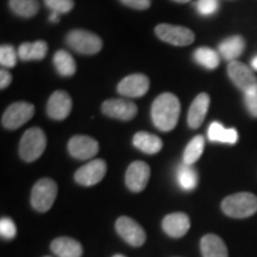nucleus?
<instances>
[{
  "label": "nucleus",
  "mask_w": 257,
  "mask_h": 257,
  "mask_svg": "<svg viewBox=\"0 0 257 257\" xmlns=\"http://www.w3.org/2000/svg\"><path fill=\"white\" fill-rule=\"evenodd\" d=\"M181 105L173 93H162L154 100L152 106V118L154 125L161 131H172L179 120Z\"/></svg>",
  "instance_id": "nucleus-1"
},
{
  "label": "nucleus",
  "mask_w": 257,
  "mask_h": 257,
  "mask_svg": "<svg viewBox=\"0 0 257 257\" xmlns=\"http://www.w3.org/2000/svg\"><path fill=\"white\" fill-rule=\"evenodd\" d=\"M221 210L231 218H248L257 212V197L248 192L229 195L221 202Z\"/></svg>",
  "instance_id": "nucleus-2"
},
{
  "label": "nucleus",
  "mask_w": 257,
  "mask_h": 257,
  "mask_svg": "<svg viewBox=\"0 0 257 257\" xmlns=\"http://www.w3.org/2000/svg\"><path fill=\"white\" fill-rule=\"evenodd\" d=\"M47 147V137L40 127H31L22 137L19 143V155L25 162H34L40 159Z\"/></svg>",
  "instance_id": "nucleus-3"
},
{
  "label": "nucleus",
  "mask_w": 257,
  "mask_h": 257,
  "mask_svg": "<svg viewBox=\"0 0 257 257\" xmlns=\"http://www.w3.org/2000/svg\"><path fill=\"white\" fill-rule=\"evenodd\" d=\"M57 197V185L54 180L43 178L35 184L31 192V205L38 212L49 211Z\"/></svg>",
  "instance_id": "nucleus-4"
},
{
  "label": "nucleus",
  "mask_w": 257,
  "mask_h": 257,
  "mask_svg": "<svg viewBox=\"0 0 257 257\" xmlns=\"http://www.w3.org/2000/svg\"><path fill=\"white\" fill-rule=\"evenodd\" d=\"M67 44L76 53L94 55L102 48V41L98 35L86 30H73L67 35Z\"/></svg>",
  "instance_id": "nucleus-5"
},
{
  "label": "nucleus",
  "mask_w": 257,
  "mask_h": 257,
  "mask_svg": "<svg viewBox=\"0 0 257 257\" xmlns=\"http://www.w3.org/2000/svg\"><path fill=\"white\" fill-rule=\"evenodd\" d=\"M35 106L28 101H17L10 105L5 113L3 114L2 124L3 126L9 130H16V128L23 126L29 120L34 117Z\"/></svg>",
  "instance_id": "nucleus-6"
},
{
  "label": "nucleus",
  "mask_w": 257,
  "mask_h": 257,
  "mask_svg": "<svg viewBox=\"0 0 257 257\" xmlns=\"http://www.w3.org/2000/svg\"><path fill=\"white\" fill-rule=\"evenodd\" d=\"M156 36L167 43L173 46L185 47L192 44L195 40L194 32L185 27L173 24H159L155 28Z\"/></svg>",
  "instance_id": "nucleus-7"
},
{
  "label": "nucleus",
  "mask_w": 257,
  "mask_h": 257,
  "mask_svg": "<svg viewBox=\"0 0 257 257\" xmlns=\"http://www.w3.org/2000/svg\"><path fill=\"white\" fill-rule=\"evenodd\" d=\"M227 73H229V76L232 80V82L244 94L257 89L256 75L246 64L238 62V61H232L227 66Z\"/></svg>",
  "instance_id": "nucleus-8"
},
{
  "label": "nucleus",
  "mask_w": 257,
  "mask_h": 257,
  "mask_svg": "<svg viewBox=\"0 0 257 257\" xmlns=\"http://www.w3.org/2000/svg\"><path fill=\"white\" fill-rule=\"evenodd\" d=\"M115 230L125 242L133 246H141L146 242L147 234L143 227L130 217H120L115 221Z\"/></svg>",
  "instance_id": "nucleus-9"
},
{
  "label": "nucleus",
  "mask_w": 257,
  "mask_h": 257,
  "mask_svg": "<svg viewBox=\"0 0 257 257\" xmlns=\"http://www.w3.org/2000/svg\"><path fill=\"white\" fill-rule=\"evenodd\" d=\"M106 170H107V166L104 160H93L76 170L74 179L79 185L89 187V186L99 184L104 179Z\"/></svg>",
  "instance_id": "nucleus-10"
},
{
  "label": "nucleus",
  "mask_w": 257,
  "mask_h": 257,
  "mask_svg": "<svg viewBox=\"0 0 257 257\" xmlns=\"http://www.w3.org/2000/svg\"><path fill=\"white\" fill-rule=\"evenodd\" d=\"M150 178V167L143 161H135L128 166L125 175L127 188L135 193L142 192Z\"/></svg>",
  "instance_id": "nucleus-11"
},
{
  "label": "nucleus",
  "mask_w": 257,
  "mask_h": 257,
  "mask_svg": "<svg viewBox=\"0 0 257 257\" xmlns=\"http://www.w3.org/2000/svg\"><path fill=\"white\" fill-rule=\"evenodd\" d=\"M101 110L107 117L119 120H131L137 114L136 104L123 99H110L104 101Z\"/></svg>",
  "instance_id": "nucleus-12"
},
{
  "label": "nucleus",
  "mask_w": 257,
  "mask_h": 257,
  "mask_svg": "<svg viewBox=\"0 0 257 257\" xmlns=\"http://www.w3.org/2000/svg\"><path fill=\"white\" fill-rule=\"evenodd\" d=\"M73 101L66 91H56L50 95L47 105V112L51 119L63 120L70 114Z\"/></svg>",
  "instance_id": "nucleus-13"
},
{
  "label": "nucleus",
  "mask_w": 257,
  "mask_h": 257,
  "mask_svg": "<svg viewBox=\"0 0 257 257\" xmlns=\"http://www.w3.org/2000/svg\"><path fill=\"white\" fill-rule=\"evenodd\" d=\"M150 87V81L144 74H131L124 78L118 85V92L128 98H140L146 94Z\"/></svg>",
  "instance_id": "nucleus-14"
},
{
  "label": "nucleus",
  "mask_w": 257,
  "mask_h": 257,
  "mask_svg": "<svg viewBox=\"0 0 257 257\" xmlns=\"http://www.w3.org/2000/svg\"><path fill=\"white\" fill-rule=\"evenodd\" d=\"M68 152L74 159L88 160L98 154L99 144L92 137L74 136L68 143Z\"/></svg>",
  "instance_id": "nucleus-15"
},
{
  "label": "nucleus",
  "mask_w": 257,
  "mask_h": 257,
  "mask_svg": "<svg viewBox=\"0 0 257 257\" xmlns=\"http://www.w3.org/2000/svg\"><path fill=\"white\" fill-rule=\"evenodd\" d=\"M162 227L168 236L180 238L188 232L189 227H191V221L186 213L176 212V213H170L165 217L162 221Z\"/></svg>",
  "instance_id": "nucleus-16"
},
{
  "label": "nucleus",
  "mask_w": 257,
  "mask_h": 257,
  "mask_svg": "<svg viewBox=\"0 0 257 257\" xmlns=\"http://www.w3.org/2000/svg\"><path fill=\"white\" fill-rule=\"evenodd\" d=\"M208 106H210V96L206 93H200L189 107L187 117L189 127L198 128L204 123L208 111Z\"/></svg>",
  "instance_id": "nucleus-17"
},
{
  "label": "nucleus",
  "mask_w": 257,
  "mask_h": 257,
  "mask_svg": "<svg viewBox=\"0 0 257 257\" xmlns=\"http://www.w3.org/2000/svg\"><path fill=\"white\" fill-rule=\"evenodd\" d=\"M53 252L59 257H81L82 245L70 237H57L51 242Z\"/></svg>",
  "instance_id": "nucleus-18"
},
{
  "label": "nucleus",
  "mask_w": 257,
  "mask_h": 257,
  "mask_svg": "<svg viewBox=\"0 0 257 257\" xmlns=\"http://www.w3.org/2000/svg\"><path fill=\"white\" fill-rule=\"evenodd\" d=\"M202 257H229L224 240L217 234H206L201 238Z\"/></svg>",
  "instance_id": "nucleus-19"
},
{
  "label": "nucleus",
  "mask_w": 257,
  "mask_h": 257,
  "mask_svg": "<svg viewBox=\"0 0 257 257\" xmlns=\"http://www.w3.org/2000/svg\"><path fill=\"white\" fill-rule=\"evenodd\" d=\"M133 143L141 152L150 154V155L161 152L163 147V142L160 137H157L156 135L146 133V131H140L135 135Z\"/></svg>",
  "instance_id": "nucleus-20"
},
{
  "label": "nucleus",
  "mask_w": 257,
  "mask_h": 257,
  "mask_svg": "<svg viewBox=\"0 0 257 257\" xmlns=\"http://www.w3.org/2000/svg\"><path fill=\"white\" fill-rule=\"evenodd\" d=\"M244 49H245V41L238 35L226 38L219 44V54L230 62L238 59L242 55Z\"/></svg>",
  "instance_id": "nucleus-21"
},
{
  "label": "nucleus",
  "mask_w": 257,
  "mask_h": 257,
  "mask_svg": "<svg viewBox=\"0 0 257 257\" xmlns=\"http://www.w3.org/2000/svg\"><path fill=\"white\" fill-rule=\"evenodd\" d=\"M48 53V44L44 41H36L32 43H23L18 48V56L23 61H41Z\"/></svg>",
  "instance_id": "nucleus-22"
},
{
  "label": "nucleus",
  "mask_w": 257,
  "mask_h": 257,
  "mask_svg": "<svg viewBox=\"0 0 257 257\" xmlns=\"http://www.w3.org/2000/svg\"><path fill=\"white\" fill-rule=\"evenodd\" d=\"M207 135L212 142L234 144L238 141V134H237L236 128H226L218 121H214L210 125Z\"/></svg>",
  "instance_id": "nucleus-23"
},
{
  "label": "nucleus",
  "mask_w": 257,
  "mask_h": 257,
  "mask_svg": "<svg viewBox=\"0 0 257 257\" xmlns=\"http://www.w3.org/2000/svg\"><path fill=\"white\" fill-rule=\"evenodd\" d=\"M54 66L60 75L72 76L76 72V64L68 51L59 50L54 55Z\"/></svg>",
  "instance_id": "nucleus-24"
},
{
  "label": "nucleus",
  "mask_w": 257,
  "mask_h": 257,
  "mask_svg": "<svg viewBox=\"0 0 257 257\" xmlns=\"http://www.w3.org/2000/svg\"><path fill=\"white\" fill-rule=\"evenodd\" d=\"M176 179L180 187L185 191H192L198 185V174L192 166L184 162V165L179 166L176 172Z\"/></svg>",
  "instance_id": "nucleus-25"
},
{
  "label": "nucleus",
  "mask_w": 257,
  "mask_h": 257,
  "mask_svg": "<svg viewBox=\"0 0 257 257\" xmlns=\"http://www.w3.org/2000/svg\"><path fill=\"white\" fill-rule=\"evenodd\" d=\"M194 60L207 69H216L219 66L220 57L216 50L211 48L201 47L194 51Z\"/></svg>",
  "instance_id": "nucleus-26"
},
{
  "label": "nucleus",
  "mask_w": 257,
  "mask_h": 257,
  "mask_svg": "<svg viewBox=\"0 0 257 257\" xmlns=\"http://www.w3.org/2000/svg\"><path fill=\"white\" fill-rule=\"evenodd\" d=\"M9 4L16 15L24 18L34 17L40 10L38 0H10Z\"/></svg>",
  "instance_id": "nucleus-27"
},
{
  "label": "nucleus",
  "mask_w": 257,
  "mask_h": 257,
  "mask_svg": "<svg viewBox=\"0 0 257 257\" xmlns=\"http://www.w3.org/2000/svg\"><path fill=\"white\" fill-rule=\"evenodd\" d=\"M205 148V138L200 136H195L192 138L191 142L187 144L186 147L185 153H184V162L187 163V165L192 166L194 165L197 161L200 159L202 155V152H204Z\"/></svg>",
  "instance_id": "nucleus-28"
},
{
  "label": "nucleus",
  "mask_w": 257,
  "mask_h": 257,
  "mask_svg": "<svg viewBox=\"0 0 257 257\" xmlns=\"http://www.w3.org/2000/svg\"><path fill=\"white\" fill-rule=\"evenodd\" d=\"M17 55L15 48L10 44H4L0 48V63L6 68H14L17 64Z\"/></svg>",
  "instance_id": "nucleus-29"
},
{
  "label": "nucleus",
  "mask_w": 257,
  "mask_h": 257,
  "mask_svg": "<svg viewBox=\"0 0 257 257\" xmlns=\"http://www.w3.org/2000/svg\"><path fill=\"white\" fill-rule=\"evenodd\" d=\"M44 3L51 11L59 15L68 14L74 8V0H44Z\"/></svg>",
  "instance_id": "nucleus-30"
},
{
  "label": "nucleus",
  "mask_w": 257,
  "mask_h": 257,
  "mask_svg": "<svg viewBox=\"0 0 257 257\" xmlns=\"http://www.w3.org/2000/svg\"><path fill=\"white\" fill-rule=\"evenodd\" d=\"M195 8L201 16H212L218 11L219 2L218 0H198Z\"/></svg>",
  "instance_id": "nucleus-31"
},
{
  "label": "nucleus",
  "mask_w": 257,
  "mask_h": 257,
  "mask_svg": "<svg viewBox=\"0 0 257 257\" xmlns=\"http://www.w3.org/2000/svg\"><path fill=\"white\" fill-rule=\"evenodd\" d=\"M17 233V227H16L15 221L11 218H2L0 220V234L3 238L12 239Z\"/></svg>",
  "instance_id": "nucleus-32"
},
{
  "label": "nucleus",
  "mask_w": 257,
  "mask_h": 257,
  "mask_svg": "<svg viewBox=\"0 0 257 257\" xmlns=\"http://www.w3.org/2000/svg\"><path fill=\"white\" fill-rule=\"evenodd\" d=\"M244 104H245L246 108H248L249 113L252 117L257 118V89L253 92L245 93L244 94Z\"/></svg>",
  "instance_id": "nucleus-33"
},
{
  "label": "nucleus",
  "mask_w": 257,
  "mask_h": 257,
  "mask_svg": "<svg viewBox=\"0 0 257 257\" xmlns=\"http://www.w3.org/2000/svg\"><path fill=\"white\" fill-rule=\"evenodd\" d=\"M125 6L135 10H147L150 8V0H120Z\"/></svg>",
  "instance_id": "nucleus-34"
},
{
  "label": "nucleus",
  "mask_w": 257,
  "mask_h": 257,
  "mask_svg": "<svg viewBox=\"0 0 257 257\" xmlns=\"http://www.w3.org/2000/svg\"><path fill=\"white\" fill-rule=\"evenodd\" d=\"M12 81V75L10 74L8 70L2 69L0 70V88L4 89L8 87V86Z\"/></svg>",
  "instance_id": "nucleus-35"
},
{
  "label": "nucleus",
  "mask_w": 257,
  "mask_h": 257,
  "mask_svg": "<svg viewBox=\"0 0 257 257\" xmlns=\"http://www.w3.org/2000/svg\"><path fill=\"white\" fill-rule=\"evenodd\" d=\"M49 19H50V22H53V23H57V22H59V19H60V15L56 14V12H53Z\"/></svg>",
  "instance_id": "nucleus-36"
},
{
  "label": "nucleus",
  "mask_w": 257,
  "mask_h": 257,
  "mask_svg": "<svg viewBox=\"0 0 257 257\" xmlns=\"http://www.w3.org/2000/svg\"><path fill=\"white\" fill-rule=\"evenodd\" d=\"M251 66H252L253 69L257 70V56L253 57V59H252V61H251Z\"/></svg>",
  "instance_id": "nucleus-37"
},
{
  "label": "nucleus",
  "mask_w": 257,
  "mask_h": 257,
  "mask_svg": "<svg viewBox=\"0 0 257 257\" xmlns=\"http://www.w3.org/2000/svg\"><path fill=\"white\" fill-rule=\"evenodd\" d=\"M176 3H180V4H186V3H189L191 0H174Z\"/></svg>",
  "instance_id": "nucleus-38"
},
{
  "label": "nucleus",
  "mask_w": 257,
  "mask_h": 257,
  "mask_svg": "<svg viewBox=\"0 0 257 257\" xmlns=\"http://www.w3.org/2000/svg\"><path fill=\"white\" fill-rule=\"evenodd\" d=\"M113 257H125L124 255H120V253H117V255H114Z\"/></svg>",
  "instance_id": "nucleus-39"
},
{
  "label": "nucleus",
  "mask_w": 257,
  "mask_h": 257,
  "mask_svg": "<svg viewBox=\"0 0 257 257\" xmlns=\"http://www.w3.org/2000/svg\"><path fill=\"white\" fill-rule=\"evenodd\" d=\"M46 257H49V256H46Z\"/></svg>",
  "instance_id": "nucleus-40"
}]
</instances>
